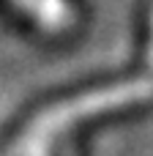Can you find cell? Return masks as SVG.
Wrapping results in <instances>:
<instances>
[{
	"label": "cell",
	"mask_w": 153,
	"mask_h": 156,
	"mask_svg": "<svg viewBox=\"0 0 153 156\" xmlns=\"http://www.w3.org/2000/svg\"><path fill=\"white\" fill-rule=\"evenodd\" d=\"M16 3L47 30H60L74 19L71 5L66 0H16Z\"/></svg>",
	"instance_id": "obj_1"
},
{
	"label": "cell",
	"mask_w": 153,
	"mask_h": 156,
	"mask_svg": "<svg viewBox=\"0 0 153 156\" xmlns=\"http://www.w3.org/2000/svg\"><path fill=\"white\" fill-rule=\"evenodd\" d=\"M148 69L153 71V30H151V47H148Z\"/></svg>",
	"instance_id": "obj_2"
}]
</instances>
